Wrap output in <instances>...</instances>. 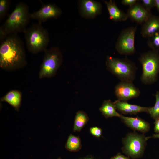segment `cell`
<instances>
[{
    "mask_svg": "<svg viewBox=\"0 0 159 159\" xmlns=\"http://www.w3.org/2000/svg\"><path fill=\"white\" fill-rule=\"evenodd\" d=\"M155 7L159 12V0H155Z\"/></svg>",
    "mask_w": 159,
    "mask_h": 159,
    "instance_id": "f1b7e54d",
    "label": "cell"
},
{
    "mask_svg": "<svg viewBox=\"0 0 159 159\" xmlns=\"http://www.w3.org/2000/svg\"><path fill=\"white\" fill-rule=\"evenodd\" d=\"M110 159H130V158L127 156L124 155L119 153L115 155L112 157Z\"/></svg>",
    "mask_w": 159,
    "mask_h": 159,
    "instance_id": "4316f807",
    "label": "cell"
},
{
    "mask_svg": "<svg viewBox=\"0 0 159 159\" xmlns=\"http://www.w3.org/2000/svg\"><path fill=\"white\" fill-rule=\"evenodd\" d=\"M27 62L24 43L17 34L9 35L1 42L0 67L12 71L24 67Z\"/></svg>",
    "mask_w": 159,
    "mask_h": 159,
    "instance_id": "6da1fadb",
    "label": "cell"
},
{
    "mask_svg": "<svg viewBox=\"0 0 159 159\" xmlns=\"http://www.w3.org/2000/svg\"><path fill=\"white\" fill-rule=\"evenodd\" d=\"M137 26L129 27L120 33L116 44V49L120 54L125 55L134 54L135 52V39Z\"/></svg>",
    "mask_w": 159,
    "mask_h": 159,
    "instance_id": "ba28073f",
    "label": "cell"
},
{
    "mask_svg": "<svg viewBox=\"0 0 159 159\" xmlns=\"http://www.w3.org/2000/svg\"><path fill=\"white\" fill-rule=\"evenodd\" d=\"M138 1L137 0H122L121 1V3L124 5L128 6L130 7L137 3Z\"/></svg>",
    "mask_w": 159,
    "mask_h": 159,
    "instance_id": "484cf974",
    "label": "cell"
},
{
    "mask_svg": "<svg viewBox=\"0 0 159 159\" xmlns=\"http://www.w3.org/2000/svg\"><path fill=\"white\" fill-rule=\"evenodd\" d=\"M57 159H61V158L59 157V158H58Z\"/></svg>",
    "mask_w": 159,
    "mask_h": 159,
    "instance_id": "1f68e13d",
    "label": "cell"
},
{
    "mask_svg": "<svg viewBox=\"0 0 159 159\" xmlns=\"http://www.w3.org/2000/svg\"><path fill=\"white\" fill-rule=\"evenodd\" d=\"M21 99V94L17 90H13L8 92L1 98L2 102H5L14 107L17 111L20 107Z\"/></svg>",
    "mask_w": 159,
    "mask_h": 159,
    "instance_id": "e0dca14e",
    "label": "cell"
},
{
    "mask_svg": "<svg viewBox=\"0 0 159 159\" xmlns=\"http://www.w3.org/2000/svg\"><path fill=\"white\" fill-rule=\"evenodd\" d=\"M106 65L107 69L120 81L132 82L135 79L136 65L127 58L121 59L108 56Z\"/></svg>",
    "mask_w": 159,
    "mask_h": 159,
    "instance_id": "277c9868",
    "label": "cell"
},
{
    "mask_svg": "<svg viewBox=\"0 0 159 159\" xmlns=\"http://www.w3.org/2000/svg\"><path fill=\"white\" fill-rule=\"evenodd\" d=\"M99 110L106 118L116 117H120L121 114L116 111V109L114 104L110 100L104 101Z\"/></svg>",
    "mask_w": 159,
    "mask_h": 159,
    "instance_id": "ac0fdd59",
    "label": "cell"
},
{
    "mask_svg": "<svg viewBox=\"0 0 159 159\" xmlns=\"http://www.w3.org/2000/svg\"><path fill=\"white\" fill-rule=\"evenodd\" d=\"M127 14L131 20L140 24H143L152 15L150 11L138 3L129 7Z\"/></svg>",
    "mask_w": 159,
    "mask_h": 159,
    "instance_id": "8fae6325",
    "label": "cell"
},
{
    "mask_svg": "<svg viewBox=\"0 0 159 159\" xmlns=\"http://www.w3.org/2000/svg\"><path fill=\"white\" fill-rule=\"evenodd\" d=\"M82 159H95L93 158H91V157H87V158H85Z\"/></svg>",
    "mask_w": 159,
    "mask_h": 159,
    "instance_id": "4dcf8cb0",
    "label": "cell"
},
{
    "mask_svg": "<svg viewBox=\"0 0 159 159\" xmlns=\"http://www.w3.org/2000/svg\"><path fill=\"white\" fill-rule=\"evenodd\" d=\"M81 9L82 14L85 17L93 18L99 14L102 10L100 3L91 0L81 1Z\"/></svg>",
    "mask_w": 159,
    "mask_h": 159,
    "instance_id": "5bb4252c",
    "label": "cell"
},
{
    "mask_svg": "<svg viewBox=\"0 0 159 159\" xmlns=\"http://www.w3.org/2000/svg\"><path fill=\"white\" fill-rule=\"evenodd\" d=\"M29 7L26 3L20 2L0 27V40L1 42L7 36L24 32L31 18Z\"/></svg>",
    "mask_w": 159,
    "mask_h": 159,
    "instance_id": "7a4b0ae2",
    "label": "cell"
},
{
    "mask_svg": "<svg viewBox=\"0 0 159 159\" xmlns=\"http://www.w3.org/2000/svg\"><path fill=\"white\" fill-rule=\"evenodd\" d=\"M141 64V82L145 85L156 82L159 73V52L151 50L142 54L138 58Z\"/></svg>",
    "mask_w": 159,
    "mask_h": 159,
    "instance_id": "5b68a950",
    "label": "cell"
},
{
    "mask_svg": "<svg viewBox=\"0 0 159 159\" xmlns=\"http://www.w3.org/2000/svg\"><path fill=\"white\" fill-rule=\"evenodd\" d=\"M120 118L127 126L134 130L144 133L150 130L149 123L140 117H129L121 115Z\"/></svg>",
    "mask_w": 159,
    "mask_h": 159,
    "instance_id": "7c38bea8",
    "label": "cell"
},
{
    "mask_svg": "<svg viewBox=\"0 0 159 159\" xmlns=\"http://www.w3.org/2000/svg\"><path fill=\"white\" fill-rule=\"evenodd\" d=\"M140 93L139 89L131 82L120 81L115 88V94L118 100L123 101L127 102L131 99L137 98Z\"/></svg>",
    "mask_w": 159,
    "mask_h": 159,
    "instance_id": "9c48e42d",
    "label": "cell"
},
{
    "mask_svg": "<svg viewBox=\"0 0 159 159\" xmlns=\"http://www.w3.org/2000/svg\"><path fill=\"white\" fill-rule=\"evenodd\" d=\"M150 138H158L159 139V134H153L152 136L150 137Z\"/></svg>",
    "mask_w": 159,
    "mask_h": 159,
    "instance_id": "f546056e",
    "label": "cell"
},
{
    "mask_svg": "<svg viewBox=\"0 0 159 159\" xmlns=\"http://www.w3.org/2000/svg\"><path fill=\"white\" fill-rule=\"evenodd\" d=\"M150 137L136 132L127 134L123 139V152L133 159L140 158L143 155L147 140Z\"/></svg>",
    "mask_w": 159,
    "mask_h": 159,
    "instance_id": "52a82bcc",
    "label": "cell"
},
{
    "mask_svg": "<svg viewBox=\"0 0 159 159\" xmlns=\"http://www.w3.org/2000/svg\"><path fill=\"white\" fill-rule=\"evenodd\" d=\"M24 33L27 49L31 53L37 54L47 49L49 42V33L41 23L32 24Z\"/></svg>",
    "mask_w": 159,
    "mask_h": 159,
    "instance_id": "3957f363",
    "label": "cell"
},
{
    "mask_svg": "<svg viewBox=\"0 0 159 159\" xmlns=\"http://www.w3.org/2000/svg\"><path fill=\"white\" fill-rule=\"evenodd\" d=\"M141 1L142 4L148 10L155 7V0H142Z\"/></svg>",
    "mask_w": 159,
    "mask_h": 159,
    "instance_id": "cb8c5ba5",
    "label": "cell"
},
{
    "mask_svg": "<svg viewBox=\"0 0 159 159\" xmlns=\"http://www.w3.org/2000/svg\"><path fill=\"white\" fill-rule=\"evenodd\" d=\"M154 124V132L156 133H159V117L155 120Z\"/></svg>",
    "mask_w": 159,
    "mask_h": 159,
    "instance_id": "83f0119b",
    "label": "cell"
},
{
    "mask_svg": "<svg viewBox=\"0 0 159 159\" xmlns=\"http://www.w3.org/2000/svg\"><path fill=\"white\" fill-rule=\"evenodd\" d=\"M44 52L42 62L39 73V78L54 76L62 62L63 57L59 49L52 47Z\"/></svg>",
    "mask_w": 159,
    "mask_h": 159,
    "instance_id": "8992f818",
    "label": "cell"
},
{
    "mask_svg": "<svg viewBox=\"0 0 159 159\" xmlns=\"http://www.w3.org/2000/svg\"><path fill=\"white\" fill-rule=\"evenodd\" d=\"M117 110L124 114L135 115L142 112L148 113L149 107H142L117 100L113 102Z\"/></svg>",
    "mask_w": 159,
    "mask_h": 159,
    "instance_id": "4fadbf2b",
    "label": "cell"
},
{
    "mask_svg": "<svg viewBox=\"0 0 159 159\" xmlns=\"http://www.w3.org/2000/svg\"><path fill=\"white\" fill-rule=\"evenodd\" d=\"M10 0H0V21L6 16L11 4Z\"/></svg>",
    "mask_w": 159,
    "mask_h": 159,
    "instance_id": "603a6c76",
    "label": "cell"
},
{
    "mask_svg": "<svg viewBox=\"0 0 159 159\" xmlns=\"http://www.w3.org/2000/svg\"><path fill=\"white\" fill-rule=\"evenodd\" d=\"M90 133L94 137L99 138L102 135V129L97 127H94L90 129Z\"/></svg>",
    "mask_w": 159,
    "mask_h": 159,
    "instance_id": "d4e9b609",
    "label": "cell"
},
{
    "mask_svg": "<svg viewBox=\"0 0 159 159\" xmlns=\"http://www.w3.org/2000/svg\"><path fill=\"white\" fill-rule=\"evenodd\" d=\"M156 99L154 105L149 107L148 113L150 117L155 120L159 117V91L156 92L155 95Z\"/></svg>",
    "mask_w": 159,
    "mask_h": 159,
    "instance_id": "7402d4cb",
    "label": "cell"
},
{
    "mask_svg": "<svg viewBox=\"0 0 159 159\" xmlns=\"http://www.w3.org/2000/svg\"><path fill=\"white\" fill-rule=\"evenodd\" d=\"M65 147L67 150L70 152H75L79 151L82 147L80 138L70 134L68 137Z\"/></svg>",
    "mask_w": 159,
    "mask_h": 159,
    "instance_id": "ffe728a7",
    "label": "cell"
},
{
    "mask_svg": "<svg viewBox=\"0 0 159 159\" xmlns=\"http://www.w3.org/2000/svg\"><path fill=\"white\" fill-rule=\"evenodd\" d=\"M106 5L110 19L115 21H125L128 18L127 13L120 9L115 1L112 0L105 1Z\"/></svg>",
    "mask_w": 159,
    "mask_h": 159,
    "instance_id": "2e32d148",
    "label": "cell"
},
{
    "mask_svg": "<svg viewBox=\"0 0 159 159\" xmlns=\"http://www.w3.org/2000/svg\"><path fill=\"white\" fill-rule=\"evenodd\" d=\"M148 38V46L153 50L159 52V30Z\"/></svg>",
    "mask_w": 159,
    "mask_h": 159,
    "instance_id": "44dd1931",
    "label": "cell"
},
{
    "mask_svg": "<svg viewBox=\"0 0 159 159\" xmlns=\"http://www.w3.org/2000/svg\"><path fill=\"white\" fill-rule=\"evenodd\" d=\"M89 120L87 114L82 110H79L76 113L73 130L74 132H80Z\"/></svg>",
    "mask_w": 159,
    "mask_h": 159,
    "instance_id": "d6986e66",
    "label": "cell"
},
{
    "mask_svg": "<svg viewBox=\"0 0 159 159\" xmlns=\"http://www.w3.org/2000/svg\"><path fill=\"white\" fill-rule=\"evenodd\" d=\"M159 30V16L152 15L143 24L140 33L143 37H148Z\"/></svg>",
    "mask_w": 159,
    "mask_h": 159,
    "instance_id": "9a60e30c",
    "label": "cell"
},
{
    "mask_svg": "<svg viewBox=\"0 0 159 159\" xmlns=\"http://www.w3.org/2000/svg\"><path fill=\"white\" fill-rule=\"evenodd\" d=\"M61 9L52 3L42 4L38 10L31 13V19H35L41 23L51 18L56 19L61 14Z\"/></svg>",
    "mask_w": 159,
    "mask_h": 159,
    "instance_id": "30bf717a",
    "label": "cell"
}]
</instances>
